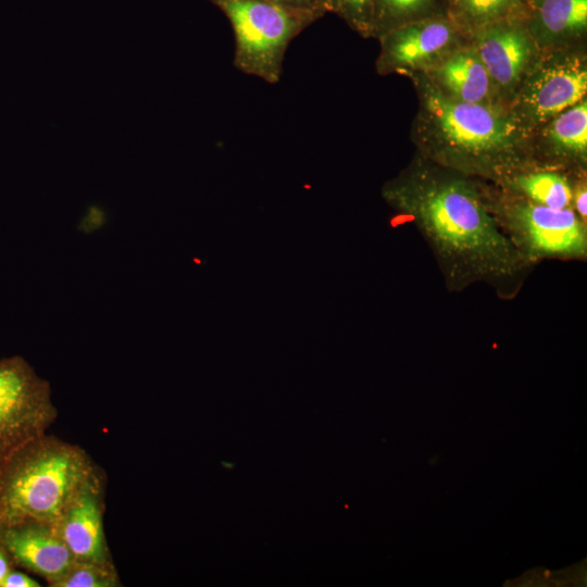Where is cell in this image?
<instances>
[{
	"label": "cell",
	"instance_id": "1",
	"mask_svg": "<svg viewBox=\"0 0 587 587\" xmlns=\"http://www.w3.org/2000/svg\"><path fill=\"white\" fill-rule=\"evenodd\" d=\"M383 195L423 236L449 291L484 283L502 299L519 294L533 266L500 229L475 184L417 167Z\"/></svg>",
	"mask_w": 587,
	"mask_h": 587
},
{
	"label": "cell",
	"instance_id": "2",
	"mask_svg": "<svg viewBox=\"0 0 587 587\" xmlns=\"http://www.w3.org/2000/svg\"><path fill=\"white\" fill-rule=\"evenodd\" d=\"M98 465L79 446L48 434L0 466V525L57 523Z\"/></svg>",
	"mask_w": 587,
	"mask_h": 587
},
{
	"label": "cell",
	"instance_id": "3",
	"mask_svg": "<svg viewBox=\"0 0 587 587\" xmlns=\"http://www.w3.org/2000/svg\"><path fill=\"white\" fill-rule=\"evenodd\" d=\"M426 107L449 150V165L497 180L528 167L516 150L514 124L495 111L477 102L448 98L435 89L427 91Z\"/></svg>",
	"mask_w": 587,
	"mask_h": 587
},
{
	"label": "cell",
	"instance_id": "4",
	"mask_svg": "<svg viewBox=\"0 0 587 587\" xmlns=\"http://www.w3.org/2000/svg\"><path fill=\"white\" fill-rule=\"evenodd\" d=\"M228 18L234 36V66L270 84L282 76L292 39L321 18L272 0H208Z\"/></svg>",
	"mask_w": 587,
	"mask_h": 587
},
{
	"label": "cell",
	"instance_id": "5",
	"mask_svg": "<svg viewBox=\"0 0 587 587\" xmlns=\"http://www.w3.org/2000/svg\"><path fill=\"white\" fill-rule=\"evenodd\" d=\"M482 196L500 229L533 267L544 260H586L587 223L573 209H552L510 192L499 199L483 191Z\"/></svg>",
	"mask_w": 587,
	"mask_h": 587
},
{
	"label": "cell",
	"instance_id": "6",
	"mask_svg": "<svg viewBox=\"0 0 587 587\" xmlns=\"http://www.w3.org/2000/svg\"><path fill=\"white\" fill-rule=\"evenodd\" d=\"M58 417L49 383L20 355L0 360V466Z\"/></svg>",
	"mask_w": 587,
	"mask_h": 587
},
{
	"label": "cell",
	"instance_id": "7",
	"mask_svg": "<svg viewBox=\"0 0 587 587\" xmlns=\"http://www.w3.org/2000/svg\"><path fill=\"white\" fill-rule=\"evenodd\" d=\"M107 476L98 466L65 507L57 527L74 561L113 565L103 515Z\"/></svg>",
	"mask_w": 587,
	"mask_h": 587
},
{
	"label": "cell",
	"instance_id": "8",
	"mask_svg": "<svg viewBox=\"0 0 587 587\" xmlns=\"http://www.w3.org/2000/svg\"><path fill=\"white\" fill-rule=\"evenodd\" d=\"M0 544L14 567L41 576L49 586L74 562L55 523L0 525Z\"/></svg>",
	"mask_w": 587,
	"mask_h": 587
},
{
	"label": "cell",
	"instance_id": "9",
	"mask_svg": "<svg viewBox=\"0 0 587 587\" xmlns=\"http://www.w3.org/2000/svg\"><path fill=\"white\" fill-rule=\"evenodd\" d=\"M586 90V66L576 59L555 60L529 77L522 91L521 108L526 117L541 122L576 104Z\"/></svg>",
	"mask_w": 587,
	"mask_h": 587
},
{
	"label": "cell",
	"instance_id": "10",
	"mask_svg": "<svg viewBox=\"0 0 587 587\" xmlns=\"http://www.w3.org/2000/svg\"><path fill=\"white\" fill-rule=\"evenodd\" d=\"M452 38L451 26L440 21L399 25L380 35L379 66L389 70L419 64L444 50Z\"/></svg>",
	"mask_w": 587,
	"mask_h": 587
},
{
	"label": "cell",
	"instance_id": "11",
	"mask_svg": "<svg viewBox=\"0 0 587 587\" xmlns=\"http://www.w3.org/2000/svg\"><path fill=\"white\" fill-rule=\"evenodd\" d=\"M490 78L502 86L514 83L530 54V43L519 28L497 26L487 29L476 52Z\"/></svg>",
	"mask_w": 587,
	"mask_h": 587
},
{
	"label": "cell",
	"instance_id": "12",
	"mask_svg": "<svg viewBox=\"0 0 587 587\" xmlns=\"http://www.w3.org/2000/svg\"><path fill=\"white\" fill-rule=\"evenodd\" d=\"M510 193L552 209H572L573 185L553 170L525 167L498 180Z\"/></svg>",
	"mask_w": 587,
	"mask_h": 587
},
{
	"label": "cell",
	"instance_id": "13",
	"mask_svg": "<svg viewBox=\"0 0 587 587\" xmlns=\"http://www.w3.org/2000/svg\"><path fill=\"white\" fill-rule=\"evenodd\" d=\"M437 75L459 100L478 103L489 92L491 78L473 50L453 54L439 66Z\"/></svg>",
	"mask_w": 587,
	"mask_h": 587
},
{
	"label": "cell",
	"instance_id": "14",
	"mask_svg": "<svg viewBox=\"0 0 587 587\" xmlns=\"http://www.w3.org/2000/svg\"><path fill=\"white\" fill-rule=\"evenodd\" d=\"M555 117L550 138L563 155L584 160L587 151V103H576Z\"/></svg>",
	"mask_w": 587,
	"mask_h": 587
},
{
	"label": "cell",
	"instance_id": "15",
	"mask_svg": "<svg viewBox=\"0 0 587 587\" xmlns=\"http://www.w3.org/2000/svg\"><path fill=\"white\" fill-rule=\"evenodd\" d=\"M539 22L546 33L565 35L587 24V0H540Z\"/></svg>",
	"mask_w": 587,
	"mask_h": 587
},
{
	"label": "cell",
	"instance_id": "16",
	"mask_svg": "<svg viewBox=\"0 0 587 587\" xmlns=\"http://www.w3.org/2000/svg\"><path fill=\"white\" fill-rule=\"evenodd\" d=\"M51 587H117L122 586L115 565L74 561Z\"/></svg>",
	"mask_w": 587,
	"mask_h": 587
},
{
	"label": "cell",
	"instance_id": "17",
	"mask_svg": "<svg viewBox=\"0 0 587 587\" xmlns=\"http://www.w3.org/2000/svg\"><path fill=\"white\" fill-rule=\"evenodd\" d=\"M429 0H373L372 33H384L398 26L399 21L412 15Z\"/></svg>",
	"mask_w": 587,
	"mask_h": 587
},
{
	"label": "cell",
	"instance_id": "18",
	"mask_svg": "<svg viewBox=\"0 0 587 587\" xmlns=\"http://www.w3.org/2000/svg\"><path fill=\"white\" fill-rule=\"evenodd\" d=\"M328 12L342 17L363 35L373 29V0H324Z\"/></svg>",
	"mask_w": 587,
	"mask_h": 587
},
{
	"label": "cell",
	"instance_id": "19",
	"mask_svg": "<svg viewBox=\"0 0 587 587\" xmlns=\"http://www.w3.org/2000/svg\"><path fill=\"white\" fill-rule=\"evenodd\" d=\"M453 5L465 20L484 23L509 12L517 0H452Z\"/></svg>",
	"mask_w": 587,
	"mask_h": 587
},
{
	"label": "cell",
	"instance_id": "20",
	"mask_svg": "<svg viewBox=\"0 0 587 587\" xmlns=\"http://www.w3.org/2000/svg\"><path fill=\"white\" fill-rule=\"evenodd\" d=\"M278 4L296 10L314 13L322 17L327 13L324 0H272Z\"/></svg>",
	"mask_w": 587,
	"mask_h": 587
},
{
	"label": "cell",
	"instance_id": "21",
	"mask_svg": "<svg viewBox=\"0 0 587 587\" xmlns=\"http://www.w3.org/2000/svg\"><path fill=\"white\" fill-rule=\"evenodd\" d=\"M585 180L580 179L572 189V209L587 223V190Z\"/></svg>",
	"mask_w": 587,
	"mask_h": 587
},
{
	"label": "cell",
	"instance_id": "22",
	"mask_svg": "<svg viewBox=\"0 0 587 587\" xmlns=\"http://www.w3.org/2000/svg\"><path fill=\"white\" fill-rule=\"evenodd\" d=\"M40 584L22 571L13 567L1 582L0 587H38Z\"/></svg>",
	"mask_w": 587,
	"mask_h": 587
},
{
	"label": "cell",
	"instance_id": "23",
	"mask_svg": "<svg viewBox=\"0 0 587 587\" xmlns=\"http://www.w3.org/2000/svg\"><path fill=\"white\" fill-rule=\"evenodd\" d=\"M14 567L10 555L0 544V585L5 575Z\"/></svg>",
	"mask_w": 587,
	"mask_h": 587
}]
</instances>
